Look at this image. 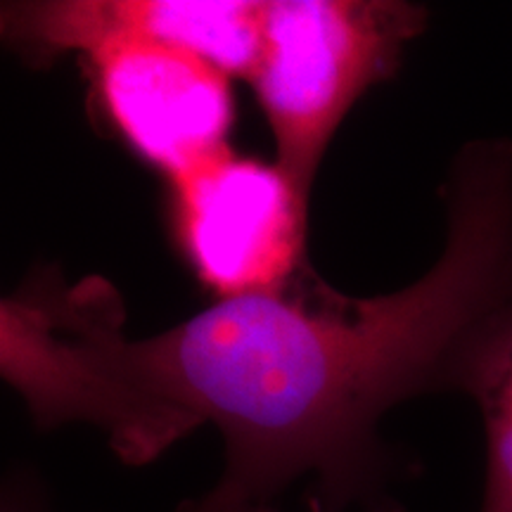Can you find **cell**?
<instances>
[{"label":"cell","mask_w":512,"mask_h":512,"mask_svg":"<svg viewBox=\"0 0 512 512\" xmlns=\"http://www.w3.org/2000/svg\"><path fill=\"white\" fill-rule=\"evenodd\" d=\"M441 200L444 249L399 292L349 297L306 271L143 339L107 280L46 268L0 304V375L38 430L86 422L131 467L214 425L221 501L273 503L311 477L309 512H394L403 465L380 420L460 392L479 337L512 309V140L460 147Z\"/></svg>","instance_id":"6da1fadb"},{"label":"cell","mask_w":512,"mask_h":512,"mask_svg":"<svg viewBox=\"0 0 512 512\" xmlns=\"http://www.w3.org/2000/svg\"><path fill=\"white\" fill-rule=\"evenodd\" d=\"M427 27L406 0H271L252 88L278 162L311 195L318 166L351 107L399 72Z\"/></svg>","instance_id":"7a4b0ae2"},{"label":"cell","mask_w":512,"mask_h":512,"mask_svg":"<svg viewBox=\"0 0 512 512\" xmlns=\"http://www.w3.org/2000/svg\"><path fill=\"white\" fill-rule=\"evenodd\" d=\"M166 185L178 252L216 302L280 292L311 271V195L278 162L228 150Z\"/></svg>","instance_id":"3957f363"},{"label":"cell","mask_w":512,"mask_h":512,"mask_svg":"<svg viewBox=\"0 0 512 512\" xmlns=\"http://www.w3.org/2000/svg\"><path fill=\"white\" fill-rule=\"evenodd\" d=\"M83 57L102 121L166 183L233 150V79L216 67L147 41H105Z\"/></svg>","instance_id":"277c9868"},{"label":"cell","mask_w":512,"mask_h":512,"mask_svg":"<svg viewBox=\"0 0 512 512\" xmlns=\"http://www.w3.org/2000/svg\"><path fill=\"white\" fill-rule=\"evenodd\" d=\"M261 0H31L5 3L0 31L24 62L48 64L105 41H147L252 81L264 50Z\"/></svg>","instance_id":"5b68a950"},{"label":"cell","mask_w":512,"mask_h":512,"mask_svg":"<svg viewBox=\"0 0 512 512\" xmlns=\"http://www.w3.org/2000/svg\"><path fill=\"white\" fill-rule=\"evenodd\" d=\"M460 392L484 425V496L479 512H512V309L486 328L467 361Z\"/></svg>","instance_id":"8992f818"},{"label":"cell","mask_w":512,"mask_h":512,"mask_svg":"<svg viewBox=\"0 0 512 512\" xmlns=\"http://www.w3.org/2000/svg\"><path fill=\"white\" fill-rule=\"evenodd\" d=\"M0 512H55L50 508L46 489L29 470H15L3 484Z\"/></svg>","instance_id":"52a82bcc"},{"label":"cell","mask_w":512,"mask_h":512,"mask_svg":"<svg viewBox=\"0 0 512 512\" xmlns=\"http://www.w3.org/2000/svg\"><path fill=\"white\" fill-rule=\"evenodd\" d=\"M176 512H278L273 503H233L221 501L209 494H202L195 501H185L178 505Z\"/></svg>","instance_id":"ba28073f"}]
</instances>
